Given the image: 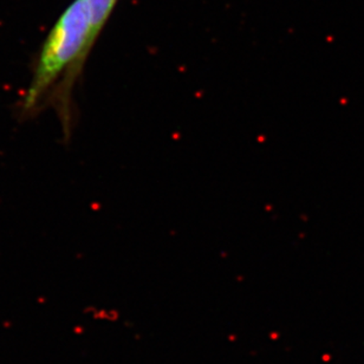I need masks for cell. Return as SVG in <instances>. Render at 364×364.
Returning a JSON list of instances; mask_svg holds the SVG:
<instances>
[{
  "label": "cell",
  "mask_w": 364,
  "mask_h": 364,
  "mask_svg": "<svg viewBox=\"0 0 364 364\" xmlns=\"http://www.w3.org/2000/svg\"><path fill=\"white\" fill-rule=\"evenodd\" d=\"M92 46L88 9L85 0H75L53 25L43 44L21 105L24 112L39 110L43 103L51 100L68 132L71 90Z\"/></svg>",
  "instance_id": "obj_1"
},
{
  "label": "cell",
  "mask_w": 364,
  "mask_h": 364,
  "mask_svg": "<svg viewBox=\"0 0 364 364\" xmlns=\"http://www.w3.org/2000/svg\"><path fill=\"white\" fill-rule=\"evenodd\" d=\"M90 21L91 42H96L98 36L108 21L117 0H85Z\"/></svg>",
  "instance_id": "obj_2"
}]
</instances>
